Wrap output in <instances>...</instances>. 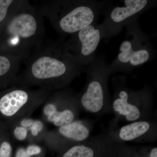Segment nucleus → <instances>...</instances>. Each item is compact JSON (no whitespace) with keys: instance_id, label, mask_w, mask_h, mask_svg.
<instances>
[{"instance_id":"obj_1","label":"nucleus","mask_w":157,"mask_h":157,"mask_svg":"<svg viewBox=\"0 0 157 157\" xmlns=\"http://www.w3.org/2000/svg\"><path fill=\"white\" fill-rule=\"evenodd\" d=\"M24 62L25 68L13 84L50 92L62 87L83 68L66 55L62 43L43 39Z\"/></svg>"},{"instance_id":"obj_2","label":"nucleus","mask_w":157,"mask_h":157,"mask_svg":"<svg viewBox=\"0 0 157 157\" xmlns=\"http://www.w3.org/2000/svg\"><path fill=\"white\" fill-rule=\"evenodd\" d=\"M41 9L28 1L17 5L0 28V54L17 57L24 61L44 36Z\"/></svg>"},{"instance_id":"obj_3","label":"nucleus","mask_w":157,"mask_h":157,"mask_svg":"<svg viewBox=\"0 0 157 157\" xmlns=\"http://www.w3.org/2000/svg\"><path fill=\"white\" fill-rule=\"evenodd\" d=\"M111 2L94 0L55 1L47 2L41 9L54 28L63 36H71L91 25Z\"/></svg>"},{"instance_id":"obj_4","label":"nucleus","mask_w":157,"mask_h":157,"mask_svg":"<svg viewBox=\"0 0 157 157\" xmlns=\"http://www.w3.org/2000/svg\"><path fill=\"white\" fill-rule=\"evenodd\" d=\"M50 93L42 89L33 90L15 84L0 91V120L5 128L21 119L30 117L43 105Z\"/></svg>"},{"instance_id":"obj_5","label":"nucleus","mask_w":157,"mask_h":157,"mask_svg":"<svg viewBox=\"0 0 157 157\" xmlns=\"http://www.w3.org/2000/svg\"><path fill=\"white\" fill-rule=\"evenodd\" d=\"M125 27V39L121 44L117 56L108 65L110 73L130 71L151 60L155 56L149 37L140 28L138 20Z\"/></svg>"},{"instance_id":"obj_6","label":"nucleus","mask_w":157,"mask_h":157,"mask_svg":"<svg viewBox=\"0 0 157 157\" xmlns=\"http://www.w3.org/2000/svg\"><path fill=\"white\" fill-rule=\"evenodd\" d=\"M122 6H110L105 9V18L101 24L103 39L108 40L117 36L123 28L147 10L155 7L156 2L150 0H124Z\"/></svg>"},{"instance_id":"obj_7","label":"nucleus","mask_w":157,"mask_h":157,"mask_svg":"<svg viewBox=\"0 0 157 157\" xmlns=\"http://www.w3.org/2000/svg\"><path fill=\"white\" fill-rule=\"evenodd\" d=\"M103 33L100 25H91L62 43L64 52L77 64L83 67L89 66L94 60L96 51Z\"/></svg>"},{"instance_id":"obj_8","label":"nucleus","mask_w":157,"mask_h":157,"mask_svg":"<svg viewBox=\"0 0 157 157\" xmlns=\"http://www.w3.org/2000/svg\"><path fill=\"white\" fill-rule=\"evenodd\" d=\"M11 139L19 142L37 144L44 140L46 129L43 121L30 117L23 118L7 128Z\"/></svg>"},{"instance_id":"obj_9","label":"nucleus","mask_w":157,"mask_h":157,"mask_svg":"<svg viewBox=\"0 0 157 157\" xmlns=\"http://www.w3.org/2000/svg\"><path fill=\"white\" fill-rule=\"evenodd\" d=\"M43 105L42 116L45 122L59 127L73 121L75 114L73 111L70 109H59L51 93Z\"/></svg>"},{"instance_id":"obj_10","label":"nucleus","mask_w":157,"mask_h":157,"mask_svg":"<svg viewBox=\"0 0 157 157\" xmlns=\"http://www.w3.org/2000/svg\"><path fill=\"white\" fill-rule=\"evenodd\" d=\"M22 62L17 57L0 54V91L14 83Z\"/></svg>"},{"instance_id":"obj_11","label":"nucleus","mask_w":157,"mask_h":157,"mask_svg":"<svg viewBox=\"0 0 157 157\" xmlns=\"http://www.w3.org/2000/svg\"><path fill=\"white\" fill-rule=\"evenodd\" d=\"M128 93L125 90H121L119 93V98L113 103L114 110L121 115L125 116L127 120H137L140 116L139 109L135 105L128 101Z\"/></svg>"},{"instance_id":"obj_12","label":"nucleus","mask_w":157,"mask_h":157,"mask_svg":"<svg viewBox=\"0 0 157 157\" xmlns=\"http://www.w3.org/2000/svg\"><path fill=\"white\" fill-rule=\"evenodd\" d=\"M57 133L69 140L81 141L88 137L90 132L83 124L78 121H73L59 127Z\"/></svg>"},{"instance_id":"obj_13","label":"nucleus","mask_w":157,"mask_h":157,"mask_svg":"<svg viewBox=\"0 0 157 157\" xmlns=\"http://www.w3.org/2000/svg\"><path fill=\"white\" fill-rule=\"evenodd\" d=\"M150 124L146 121H138L123 127L119 136L121 139L125 141L134 140L145 134L149 129Z\"/></svg>"},{"instance_id":"obj_14","label":"nucleus","mask_w":157,"mask_h":157,"mask_svg":"<svg viewBox=\"0 0 157 157\" xmlns=\"http://www.w3.org/2000/svg\"><path fill=\"white\" fill-rule=\"evenodd\" d=\"M45 150L37 144H29L14 150L13 157H45Z\"/></svg>"},{"instance_id":"obj_15","label":"nucleus","mask_w":157,"mask_h":157,"mask_svg":"<svg viewBox=\"0 0 157 157\" xmlns=\"http://www.w3.org/2000/svg\"><path fill=\"white\" fill-rule=\"evenodd\" d=\"M14 148L9 131L6 128L0 130V157H13Z\"/></svg>"},{"instance_id":"obj_16","label":"nucleus","mask_w":157,"mask_h":157,"mask_svg":"<svg viewBox=\"0 0 157 157\" xmlns=\"http://www.w3.org/2000/svg\"><path fill=\"white\" fill-rule=\"evenodd\" d=\"M92 149L84 145H75L65 151L60 157H94Z\"/></svg>"},{"instance_id":"obj_17","label":"nucleus","mask_w":157,"mask_h":157,"mask_svg":"<svg viewBox=\"0 0 157 157\" xmlns=\"http://www.w3.org/2000/svg\"><path fill=\"white\" fill-rule=\"evenodd\" d=\"M18 1L0 0V28L13 11Z\"/></svg>"},{"instance_id":"obj_18","label":"nucleus","mask_w":157,"mask_h":157,"mask_svg":"<svg viewBox=\"0 0 157 157\" xmlns=\"http://www.w3.org/2000/svg\"><path fill=\"white\" fill-rule=\"evenodd\" d=\"M149 157H157V148L155 147L151 150L150 154Z\"/></svg>"},{"instance_id":"obj_19","label":"nucleus","mask_w":157,"mask_h":157,"mask_svg":"<svg viewBox=\"0 0 157 157\" xmlns=\"http://www.w3.org/2000/svg\"><path fill=\"white\" fill-rule=\"evenodd\" d=\"M4 128H5V127L4 126V124H3L1 120H0V130Z\"/></svg>"}]
</instances>
